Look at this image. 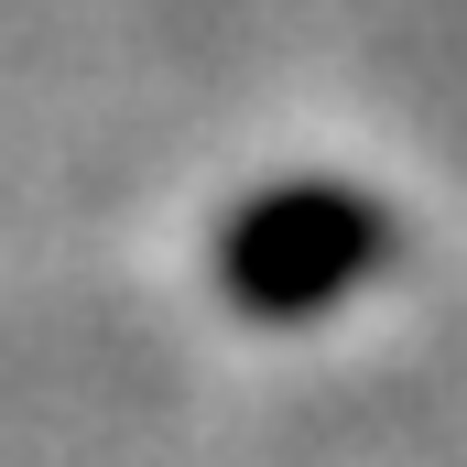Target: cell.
<instances>
[{
  "label": "cell",
  "instance_id": "cell-1",
  "mask_svg": "<svg viewBox=\"0 0 467 467\" xmlns=\"http://www.w3.org/2000/svg\"><path fill=\"white\" fill-rule=\"evenodd\" d=\"M391 261V218L358 185H272L218 229V294L261 327L327 316Z\"/></svg>",
  "mask_w": 467,
  "mask_h": 467
}]
</instances>
